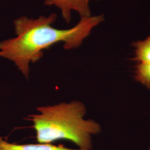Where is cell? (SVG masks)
Segmentation results:
<instances>
[{"mask_svg":"<svg viewBox=\"0 0 150 150\" xmlns=\"http://www.w3.org/2000/svg\"><path fill=\"white\" fill-rule=\"evenodd\" d=\"M57 19L55 13L36 18L22 16L14 22L15 38L0 42V57L12 61L25 77L30 74L31 64L43 57V51L59 42L66 50L79 47L92 30L104 21L102 15L81 17L68 29H58L52 25Z\"/></svg>","mask_w":150,"mask_h":150,"instance_id":"6da1fadb","label":"cell"},{"mask_svg":"<svg viewBox=\"0 0 150 150\" xmlns=\"http://www.w3.org/2000/svg\"><path fill=\"white\" fill-rule=\"evenodd\" d=\"M38 113L28 115L38 143L53 144L59 140L73 142L82 150H92V136L101 127L93 120L84 118L85 105L79 101L61 102L37 108Z\"/></svg>","mask_w":150,"mask_h":150,"instance_id":"7a4b0ae2","label":"cell"},{"mask_svg":"<svg viewBox=\"0 0 150 150\" xmlns=\"http://www.w3.org/2000/svg\"><path fill=\"white\" fill-rule=\"evenodd\" d=\"M91 1L100 0H45L44 5L54 6L59 8L62 16L66 23H70L71 20V12H77L81 18L91 16L89 6Z\"/></svg>","mask_w":150,"mask_h":150,"instance_id":"3957f363","label":"cell"},{"mask_svg":"<svg viewBox=\"0 0 150 150\" xmlns=\"http://www.w3.org/2000/svg\"><path fill=\"white\" fill-rule=\"evenodd\" d=\"M0 150H82L79 149H71L64 145L38 143L18 144L9 142L0 137Z\"/></svg>","mask_w":150,"mask_h":150,"instance_id":"277c9868","label":"cell"},{"mask_svg":"<svg viewBox=\"0 0 150 150\" xmlns=\"http://www.w3.org/2000/svg\"><path fill=\"white\" fill-rule=\"evenodd\" d=\"M134 59L138 63L150 62V36L134 44Z\"/></svg>","mask_w":150,"mask_h":150,"instance_id":"5b68a950","label":"cell"},{"mask_svg":"<svg viewBox=\"0 0 150 150\" xmlns=\"http://www.w3.org/2000/svg\"><path fill=\"white\" fill-rule=\"evenodd\" d=\"M137 81L150 89V62L138 63L135 71Z\"/></svg>","mask_w":150,"mask_h":150,"instance_id":"8992f818","label":"cell"},{"mask_svg":"<svg viewBox=\"0 0 150 150\" xmlns=\"http://www.w3.org/2000/svg\"><path fill=\"white\" fill-rule=\"evenodd\" d=\"M149 150H150V149H149Z\"/></svg>","mask_w":150,"mask_h":150,"instance_id":"52a82bcc","label":"cell"}]
</instances>
